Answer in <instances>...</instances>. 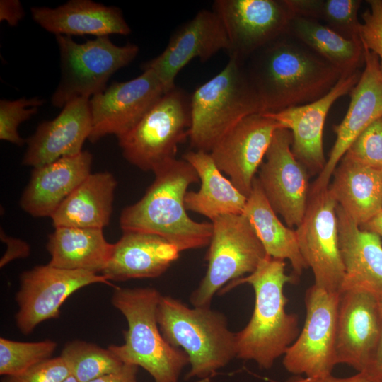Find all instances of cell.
Here are the masks:
<instances>
[{
    "label": "cell",
    "mask_w": 382,
    "mask_h": 382,
    "mask_svg": "<svg viewBox=\"0 0 382 382\" xmlns=\"http://www.w3.org/2000/svg\"><path fill=\"white\" fill-rule=\"evenodd\" d=\"M244 63L262 113L315 101L342 77L337 67L288 31Z\"/></svg>",
    "instance_id": "obj_1"
},
{
    "label": "cell",
    "mask_w": 382,
    "mask_h": 382,
    "mask_svg": "<svg viewBox=\"0 0 382 382\" xmlns=\"http://www.w3.org/2000/svg\"><path fill=\"white\" fill-rule=\"evenodd\" d=\"M155 178L141 199L121 212L125 231L158 235L180 252L209 244L212 224L197 222L187 214L185 196L188 187L199 181L192 166L184 159H170L154 171Z\"/></svg>",
    "instance_id": "obj_2"
},
{
    "label": "cell",
    "mask_w": 382,
    "mask_h": 382,
    "mask_svg": "<svg viewBox=\"0 0 382 382\" xmlns=\"http://www.w3.org/2000/svg\"><path fill=\"white\" fill-rule=\"evenodd\" d=\"M284 260L267 255L255 270L225 287L228 291L247 283L255 292V306L248 324L236 332V358L255 361L260 368H272L299 334L296 314L288 313L284 286L296 281L285 272Z\"/></svg>",
    "instance_id": "obj_3"
},
{
    "label": "cell",
    "mask_w": 382,
    "mask_h": 382,
    "mask_svg": "<svg viewBox=\"0 0 382 382\" xmlns=\"http://www.w3.org/2000/svg\"><path fill=\"white\" fill-rule=\"evenodd\" d=\"M161 296L153 287H116L111 301L126 318L128 329L125 343L108 349L124 364L145 369L154 382H178L189 359L183 349L170 345L159 329L156 313Z\"/></svg>",
    "instance_id": "obj_4"
},
{
    "label": "cell",
    "mask_w": 382,
    "mask_h": 382,
    "mask_svg": "<svg viewBox=\"0 0 382 382\" xmlns=\"http://www.w3.org/2000/svg\"><path fill=\"white\" fill-rule=\"evenodd\" d=\"M156 316L165 340L187 355L190 369L186 378L208 379L236 357V332L228 329L222 313L210 307L190 308L161 296Z\"/></svg>",
    "instance_id": "obj_5"
},
{
    "label": "cell",
    "mask_w": 382,
    "mask_h": 382,
    "mask_svg": "<svg viewBox=\"0 0 382 382\" xmlns=\"http://www.w3.org/2000/svg\"><path fill=\"white\" fill-rule=\"evenodd\" d=\"M262 112L244 62L230 58L218 74L190 96V144L209 152L242 119Z\"/></svg>",
    "instance_id": "obj_6"
},
{
    "label": "cell",
    "mask_w": 382,
    "mask_h": 382,
    "mask_svg": "<svg viewBox=\"0 0 382 382\" xmlns=\"http://www.w3.org/2000/svg\"><path fill=\"white\" fill-rule=\"evenodd\" d=\"M60 57L61 77L51 98L53 106L63 108L79 97L89 98L107 88L110 77L130 64L139 48L132 43L115 45L108 35L84 43L71 36L56 35Z\"/></svg>",
    "instance_id": "obj_7"
},
{
    "label": "cell",
    "mask_w": 382,
    "mask_h": 382,
    "mask_svg": "<svg viewBox=\"0 0 382 382\" xmlns=\"http://www.w3.org/2000/svg\"><path fill=\"white\" fill-rule=\"evenodd\" d=\"M190 97L174 87L166 92L127 133L117 137L124 158L144 171L175 158L188 137Z\"/></svg>",
    "instance_id": "obj_8"
},
{
    "label": "cell",
    "mask_w": 382,
    "mask_h": 382,
    "mask_svg": "<svg viewBox=\"0 0 382 382\" xmlns=\"http://www.w3.org/2000/svg\"><path fill=\"white\" fill-rule=\"evenodd\" d=\"M212 224L207 270L190 297L195 307H210L219 290L245 274L253 272L267 255L244 214L219 216Z\"/></svg>",
    "instance_id": "obj_9"
},
{
    "label": "cell",
    "mask_w": 382,
    "mask_h": 382,
    "mask_svg": "<svg viewBox=\"0 0 382 382\" xmlns=\"http://www.w3.org/2000/svg\"><path fill=\"white\" fill-rule=\"evenodd\" d=\"M340 293L316 284L305 294L306 320L301 332L283 355L285 369L294 376L321 378L337 364L335 352Z\"/></svg>",
    "instance_id": "obj_10"
},
{
    "label": "cell",
    "mask_w": 382,
    "mask_h": 382,
    "mask_svg": "<svg viewBox=\"0 0 382 382\" xmlns=\"http://www.w3.org/2000/svg\"><path fill=\"white\" fill-rule=\"evenodd\" d=\"M337 206L329 187L316 192L310 191L296 233L301 253L313 273L314 284L340 293L345 269L339 246Z\"/></svg>",
    "instance_id": "obj_11"
},
{
    "label": "cell",
    "mask_w": 382,
    "mask_h": 382,
    "mask_svg": "<svg viewBox=\"0 0 382 382\" xmlns=\"http://www.w3.org/2000/svg\"><path fill=\"white\" fill-rule=\"evenodd\" d=\"M212 10L226 30L229 59L242 62L287 33L295 16L286 0H216Z\"/></svg>",
    "instance_id": "obj_12"
},
{
    "label": "cell",
    "mask_w": 382,
    "mask_h": 382,
    "mask_svg": "<svg viewBox=\"0 0 382 382\" xmlns=\"http://www.w3.org/2000/svg\"><path fill=\"white\" fill-rule=\"evenodd\" d=\"M111 285L102 274L84 270H71L39 265L24 271L16 295L18 309L15 318L23 335L31 333L42 322L58 318L66 299L91 284Z\"/></svg>",
    "instance_id": "obj_13"
},
{
    "label": "cell",
    "mask_w": 382,
    "mask_h": 382,
    "mask_svg": "<svg viewBox=\"0 0 382 382\" xmlns=\"http://www.w3.org/2000/svg\"><path fill=\"white\" fill-rule=\"evenodd\" d=\"M291 144V131L277 129L257 177L272 208L289 228L301 223L310 192L308 170L293 154Z\"/></svg>",
    "instance_id": "obj_14"
},
{
    "label": "cell",
    "mask_w": 382,
    "mask_h": 382,
    "mask_svg": "<svg viewBox=\"0 0 382 382\" xmlns=\"http://www.w3.org/2000/svg\"><path fill=\"white\" fill-rule=\"evenodd\" d=\"M164 93L161 81L149 69L132 80L112 83L90 99L92 129L88 139L96 143L108 134H125Z\"/></svg>",
    "instance_id": "obj_15"
},
{
    "label": "cell",
    "mask_w": 382,
    "mask_h": 382,
    "mask_svg": "<svg viewBox=\"0 0 382 382\" xmlns=\"http://www.w3.org/2000/svg\"><path fill=\"white\" fill-rule=\"evenodd\" d=\"M283 127L265 113L239 121L209 152L218 169L248 197L275 131ZM284 128V127H283Z\"/></svg>",
    "instance_id": "obj_16"
},
{
    "label": "cell",
    "mask_w": 382,
    "mask_h": 382,
    "mask_svg": "<svg viewBox=\"0 0 382 382\" xmlns=\"http://www.w3.org/2000/svg\"><path fill=\"white\" fill-rule=\"evenodd\" d=\"M228 40L223 23L213 11L200 10L172 35L165 50L141 66L151 70L165 93L175 87L179 72L192 59L205 62L221 50L228 51Z\"/></svg>",
    "instance_id": "obj_17"
},
{
    "label": "cell",
    "mask_w": 382,
    "mask_h": 382,
    "mask_svg": "<svg viewBox=\"0 0 382 382\" xmlns=\"http://www.w3.org/2000/svg\"><path fill=\"white\" fill-rule=\"evenodd\" d=\"M364 69L357 84L349 91L347 113L333 126L335 142L325 166L310 187L319 192L329 187V181L338 163L357 136L371 123L382 117V72L378 57L364 47Z\"/></svg>",
    "instance_id": "obj_18"
},
{
    "label": "cell",
    "mask_w": 382,
    "mask_h": 382,
    "mask_svg": "<svg viewBox=\"0 0 382 382\" xmlns=\"http://www.w3.org/2000/svg\"><path fill=\"white\" fill-rule=\"evenodd\" d=\"M381 324L378 299L362 291L340 292L335 340L337 364L363 372L375 352Z\"/></svg>",
    "instance_id": "obj_19"
},
{
    "label": "cell",
    "mask_w": 382,
    "mask_h": 382,
    "mask_svg": "<svg viewBox=\"0 0 382 382\" xmlns=\"http://www.w3.org/2000/svg\"><path fill=\"white\" fill-rule=\"evenodd\" d=\"M361 74V71L358 70L342 77L327 94L311 103L277 112H264L291 131L292 153L313 175H319L327 161L323 142L327 115L338 98L349 93Z\"/></svg>",
    "instance_id": "obj_20"
},
{
    "label": "cell",
    "mask_w": 382,
    "mask_h": 382,
    "mask_svg": "<svg viewBox=\"0 0 382 382\" xmlns=\"http://www.w3.org/2000/svg\"><path fill=\"white\" fill-rule=\"evenodd\" d=\"M91 129L90 99L76 98L68 102L54 120L38 125L25 140L28 147L22 163L35 168L79 154Z\"/></svg>",
    "instance_id": "obj_21"
},
{
    "label": "cell",
    "mask_w": 382,
    "mask_h": 382,
    "mask_svg": "<svg viewBox=\"0 0 382 382\" xmlns=\"http://www.w3.org/2000/svg\"><path fill=\"white\" fill-rule=\"evenodd\" d=\"M339 246L345 269L340 291L367 292L382 301V242L353 221L337 204Z\"/></svg>",
    "instance_id": "obj_22"
},
{
    "label": "cell",
    "mask_w": 382,
    "mask_h": 382,
    "mask_svg": "<svg viewBox=\"0 0 382 382\" xmlns=\"http://www.w3.org/2000/svg\"><path fill=\"white\" fill-rule=\"evenodd\" d=\"M92 159L90 152L82 151L35 168L20 199L21 208L35 217H52L91 174Z\"/></svg>",
    "instance_id": "obj_23"
},
{
    "label": "cell",
    "mask_w": 382,
    "mask_h": 382,
    "mask_svg": "<svg viewBox=\"0 0 382 382\" xmlns=\"http://www.w3.org/2000/svg\"><path fill=\"white\" fill-rule=\"evenodd\" d=\"M180 251L154 233L125 231L113 244L109 261L100 274L108 281L155 278L178 259Z\"/></svg>",
    "instance_id": "obj_24"
},
{
    "label": "cell",
    "mask_w": 382,
    "mask_h": 382,
    "mask_svg": "<svg viewBox=\"0 0 382 382\" xmlns=\"http://www.w3.org/2000/svg\"><path fill=\"white\" fill-rule=\"evenodd\" d=\"M30 13L35 22L55 35L97 37L131 33L120 8L91 0H70L57 8L32 7Z\"/></svg>",
    "instance_id": "obj_25"
},
{
    "label": "cell",
    "mask_w": 382,
    "mask_h": 382,
    "mask_svg": "<svg viewBox=\"0 0 382 382\" xmlns=\"http://www.w3.org/2000/svg\"><path fill=\"white\" fill-rule=\"evenodd\" d=\"M332 176L334 198L359 226L382 211V170L342 156Z\"/></svg>",
    "instance_id": "obj_26"
},
{
    "label": "cell",
    "mask_w": 382,
    "mask_h": 382,
    "mask_svg": "<svg viewBox=\"0 0 382 382\" xmlns=\"http://www.w3.org/2000/svg\"><path fill=\"white\" fill-rule=\"evenodd\" d=\"M183 159L192 166L201 181L198 191L185 194L187 210L211 221L222 215L243 214L248 197L221 174L209 152L190 151L183 156Z\"/></svg>",
    "instance_id": "obj_27"
},
{
    "label": "cell",
    "mask_w": 382,
    "mask_h": 382,
    "mask_svg": "<svg viewBox=\"0 0 382 382\" xmlns=\"http://www.w3.org/2000/svg\"><path fill=\"white\" fill-rule=\"evenodd\" d=\"M116 186L112 173H91L52 216L53 226L103 229L110 222Z\"/></svg>",
    "instance_id": "obj_28"
},
{
    "label": "cell",
    "mask_w": 382,
    "mask_h": 382,
    "mask_svg": "<svg viewBox=\"0 0 382 382\" xmlns=\"http://www.w3.org/2000/svg\"><path fill=\"white\" fill-rule=\"evenodd\" d=\"M103 229L59 226L48 236L46 245L51 255L49 265L71 270L98 274L105 268L113 244L108 243Z\"/></svg>",
    "instance_id": "obj_29"
},
{
    "label": "cell",
    "mask_w": 382,
    "mask_h": 382,
    "mask_svg": "<svg viewBox=\"0 0 382 382\" xmlns=\"http://www.w3.org/2000/svg\"><path fill=\"white\" fill-rule=\"evenodd\" d=\"M253 227L267 255L273 258L288 260L292 267L290 274L299 281L308 266L301 253L296 230L283 224L268 202L257 177L248 197L243 214Z\"/></svg>",
    "instance_id": "obj_30"
},
{
    "label": "cell",
    "mask_w": 382,
    "mask_h": 382,
    "mask_svg": "<svg viewBox=\"0 0 382 382\" xmlns=\"http://www.w3.org/2000/svg\"><path fill=\"white\" fill-rule=\"evenodd\" d=\"M288 32L330 62L347 77L364 65V48L360 40H349L320 22L296 16Z\"/></svg>",
    "instance_id": "obj_31"
},
{
    "label": "cell",
    "mask_w": 382,
    "mask_h": 382,
    "mask_svg": "<svg viewBox=\"0 0 382 382\" xmlns=\"http://www.w3.org/2000/svg\"><path fill=\"white\" fill-rule=\"evenodd\" d=\"M296 16L313 19L349 40H360L359 0H286Z\"/></svg>",
    "instance_id": "obj_32"
},
{
    "label": "cell",
    "mask_w": 382,
    "mask_h": 382,
    "mask_svg": "<svg viewBox=\"0 0 382 382\" xmlns=\"http://www.w3.org/2000/svg\"><path fill=\"white\" fill-rule=\"evenodd\" d=\"M78 382H88L120 371L125 364L108 348L82 340L68 342L61 355Z\"/></svg>",
    "instance_id": "obj_33"
},
{
    "label": "cell",
    "mask_w": 382,
    "mask_h": 382,
    "mask_svg": "<svg viewBox=\"0 0 382 382\" xmlns=\"http://www.w3.org/2000/svg\"><path fill=\"white\" fill-rule=\"evenodd\" d=\"M57 344L51 340L38 342H18L0 338V374H19L29 368L51 358Z\"/></svg>",
    "instance_id": "obj_34"
},
{
    "label": "cell",
    "mask_w": 382,
    "mask_h": 382,
    "mask_svg": "<svg viewBox=\"0 0 382 382\" xmlns=\"http://www.w3.org/2000/svg\"><path fill=\"white\" fill-rule=\"evenodd\" d=\"M45 100L38 97L21 98L14 100H0V139L17 146L25 141L19 135L18 128L23 122L35 115Z\"/></svg>",
    "instance_id": "obj_35"
},
{
    "label": "cell",
    "mask_w": 382,
    "mask_h": 382,
    "mask_svg": "<svg viewBox=\"0 0 382 382\" xmlns=\"http://www.w3.org/2000/svg\"><path fill=\"white\" fill-rule=\"evenodd\" d=\"M343 156L382 170V117L371 123L357 136Z\"/></svg>",
    "instance_id": "obj_36"
},
{
    "label": "cell",
    "mask_w": 382,
    "mask_h": 382,
    "mask_svg": "<svg viewBox=\"0 0 382 382\" xmlns=\"http://www.w3.org/2000/svg\"><path fill=\"white\" fill-rule=\"evenodd\" d=\"M362 13L359 37L363 46L377 55L382 72V0H369Z\"/></svg>",
    "instance_id": "obj_37"
},
{
    "label": "cell",
    "mask_w": 382,
    "mask_h": 382,
    "mask_svg": "<svg viewBox=\"0 0 382 382\" xmlns=\"http://www.w3.org/2000/svg\"><path fill=\"white\" fill-rule=\"evenodd\" d=\"M71 376L61 356L42 361L13 376H4L2 382H62Z\"/></svg>",
    "instance_id": "obj_38"
},
{
    "label": "cell",
    "mask_w": 382,
    "mask_h": 382,
    "mask_svg": "<svg viewBox=\"0 0 382 382\" xmlns=\"http://www.w3.org/2000/svg\"><path fill=\"white\" fill-rule=\"evenodd\" d=\"M1 240L4 241L7 246V249L0 260V267H3L11 261L18 258L27 257L30 254L29 245L18 238L7 236L1 228Z\"/></svg>",
    "instance_id": "obj_39"
},
{
    "label": "cell",
    "mask_w": 382,
    "mask_h": 382,
    "mask_svg": "<svg viewBox=\"0 0 382 382\" xmlns=\"http://www.w3.org/2000/svg\"><path fill=\"white\" fill-rule=\"evenodd\" d=\"M25 12L18 0L0 1V21H6L11 26H16L23 18Z\"/></svg>",
    "instance_id": "obj_40"
},
{
    "label": "cell",
    "mask_w": 382,
    "mask_h": 382,
    "mask_svg": "<svg viewBox=\"0 0 382 382\" xmlns=\"http://www.w3.org/2000/svg\"><path fill=\"white\" fill-rule=\"evenodd\" d=\"M380 301L381 332L374 356L366 369L362 372L374 382H382V301Z\"/></svg>",
    "instance_id": "obj_41"
},
{
    "label": "cell",
    "mask_w": 382,
    "mask_h": 382,
    "mask_svg": "<svg viewBox=\"0 0 382 382\" xmlns=\"http://www.w3.org/2000/svg\"><path fill=\"white\" fill-rule=\"evenodd\" d=\"M137 366L126 364L118 371L103 375L88 382H137Z\"/></svg>",
    "instance_id": "obj_42"
},
{
    "label": "cell",
    "mask_w": 382,
    "mask_h": 382,
    "mask_svg": "<svg viewBox=\"0 0 382 382\" xmlns=\"http://www.w3.org/2000/svg\"><path fill=\"white\" fill-rule=\"evenodd\" d=\"M286 382H374L364 373L358 372L349 377L339 378L332 374L321 378H308L303 376H294Z\"/></svg>",
    "instance_id": "obj_43"
},
{
    "label": "cell",
    "mask_w": 382,
    "mask_h": 382,
    "mask_svg": "<svg viewBox=\"0 0 382 382\" xmlns=\"http://www.w3.org/2000/svg\"><path fill=\"white\" fill-rule=\"evenodd\" d=\"M359 227L363 230L377 233L382 239V211L367 223Z\"/></svg>",
    "instance_id": "obj_44"
},
{
    "label": "cell",
    "mask_w": 382,
    "mask_h": 382,
    "mask_svg": "<svg viewBox=\"0 0 382 382\" xmlns=\"http://www.w3.org/2000/svg\"><path fill=\"white\" fill-rule=\"evenodd\" d=\"M62 382H78V381L74 376L71 375Z\"/></svg>",
    "instance_id": "obj_45"
},
{
    "label": "cell",
    "mask_w": 382,
    "mask_h": 382,
    "mask_svg": "<svg viewBox=\"0 0 382 382\" xmlns=\"http://www.w3.org/2000/svg\"><path fill=\"white\" fill-rule=\"evenodd\" d=\"M209 379H202V380H198L196 382H209Z\"/></svg>",
    "instance_id": "obj_46"
}]
</instances>
